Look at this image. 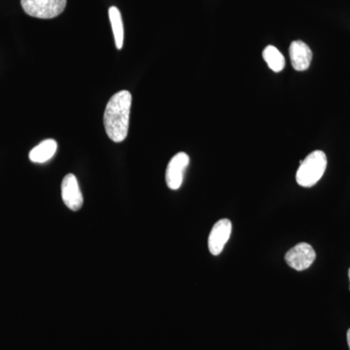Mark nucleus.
I'll return each mask as SVG.
<instances>
[{
	"label": "nucleus",
	"instance_id": "ddd939ff",
	"mask_svg": "<svg viewBox=\"0 0 350 350\" xmlns=\"http://www.w3.org/2000/svg\"><path fill=\"white\" fill-rule=\"evenodd\" d=\"M349 282H350V269H349ZM349 290H350V287H349Z\"/></svg>",
	"mask_w": 350,
	"mask_h": 350
},
{
	"label": "nucleus",
	"instance_id": "0eeeda50",
	"mask_svg": "<svg viewBox=\"0 0 350 350\" xmlns=\"http://www.w3.org/2000/svg\"><path fill=\"white\" fill-rule=\"evenodd\" d=\"M62 197L64 204L70 211H77L81 208L84 199L75 174H69L64 176L62 183Z\"/></svg>",
	"mask_w": 350,
	"mask_h": 350
},
{
	"label": "nucleus",
	"instance_id": "20e7f679",
	"mask_svg": "<svg viewBox=\"0 0 350 350\" xmlns=\"http://www.w3.org/2000/svg\"><path fill=\"white\" fill-rule=\"evenodd\" d=\"M284 258L290 268L301 271L312 266L317 258V253L310 244L301 243L288 251Z\"/></svg>",
	"mask_w": 350,
	"mask_h": 350
},
{
	"label": "nucleus",
	"instance_id": "f257e3e1",
	"mask_svg": "<svg viewBox=\"0 0 350 350\" xmlns=\"http://www.w3.org/2000/svg\"><path fill=\"white\" fill-rule=\"evenodd\" d=\"M131 94L129 91H120L108 101L103 124L107 135L112 142H124L128 137L130 126Z\"/></svg>",
	"mask_w": 350,
	"mask_h": 350
},
{
	"label": "nucleus",
	"instance_id": "423d86ee",
	"mask_svg": "<svg viewBox=\"0 0 350 350\" xmlns=\"http://www.w3.org/2000/svg\"><path fill=\"white\" fill-rule=\"evenodd\" d=\"M232 234V222L229 219H221L215 223L208 237V250L214 256H218Z\"/></svg>",
	"mask_w": 350,
	"mask_h": 350
},
{
	"label": "nucleus",
	"instance_id": "f8f14e48",
	"mask_svg": "<svg viewBox=\"0 0 350 350\" xmlns=\"http://www.w3.org/2000/svg\"><path fill=\"white\" fill-rule=\"evenodd\" d=\"M347 344H349V350H350V329L349 331H347Z\"/></svg>",
	"mask_w": 350,
	"mask_h": 350
},
{
	"label": "nucleus",
	"instance_id": "39448f33",
	"mask_svg": "<svg viewBox=\"0 0 350 350\" xmlns=\"http://www.w3.org/2000/svg\"><path fill=\"white\" fill-rule=\"evenodd\" d=\"M190 158L184 152L177 153L174 158L170 161L165 172V182L167 187L172 190H178L183 182L184 174L187 169Z\"/></svg>",
	"mask_w": 350,
	"mask_h": 350
},
{
	"label": "nucleus",
	"instance_id": "7ed1b4c3",
	"mask_svg": "<svg viewBox=\"0 0 350 350\" xmlns=\"http://www.w3.org/2000/svg\"><path fill=\"white\" fill-rule=\"evenodd\" d=\"M27 15L38 19H53L64 12L66 0H21Z\"/></svg>",
	"mask_w": 350,
	"mask_h": 350
},
{
	"label": "nucleus",
	"instance_id": "6e6552de",
	"mask_svg": "<svg viewBox=\"0 0 350 350\" xmlns=\"http://www.w3.org/2000/svg\"><path fill=\"white\" fill-rule=\"evenodd\" d=\"M290 59L295 70L305 71L312 61V52L304 41H293L289 48Z\"/></svg>",
	"mask_w": 350,
	"mask_h": 350
},
{
	"label": "nucleus",
	"instance_id": "f03ea898",
	"mask_svg": "<svg viewBox=\"0 0 350 350\" xmlns=\"http://www.w3.org/2000/svg\"><path fill=\"white\" fill-rule=\"evenodd\" d=\"M296 174L297 183L301 187L314 186L323 176L327 167V157L323 151H313L305 160L301 161Z\"/></svg>",
	"mask_w": 350,
	"mask_h": 350
},
{
	"label": "nucleus",
	"instance_id": "9b49d317",
	"mask_svg": "<svg viewBox=\"0 0 350 350\" xmlns=\"http://www.w3.org/2000/svg\"><path fill=\"white\" fill-rule=\"evenodd\" d=\"M109 19L111 23L112 31L114 34L115 44L117 49L121 50L124 43V25L121 13L117 7L112 6L109 9Z\"/></svg>",
	"mask_w": 350,
	"mask_h": 350
},
{
	"label": "nucleus",
	"instance_id": "9d476101",
	"mask_svg": "<svg viewBox=\"0 0 350 350\" xmlns=\"http://www.w3.org/2000/svg\"><path fill=\"white\" fill-rule=\"evenodd\" d=\"M262 59L273 72H280L285 66V57L275 46L269 45L262 51Z\"/></svg>",
	"mask_w": 350,
	"mask_h": 350
},
{
	"label": "nucleus",
	"instance_id": "1a4fd4ad",
	"mask_svg": "<svg viewBox=\"0 0 350 350\" xmlns=\"http://www.w3.org/2000/svg\"><path fill=\"white\" fill-rule=\"evenodd\" d=\"M57 142L54 139H46L29 152V160L36 163H43L50 161L56 154Z\"/></svg>",
	"mask_w": 350,
	"mask_h": 350
}]
</instances>
